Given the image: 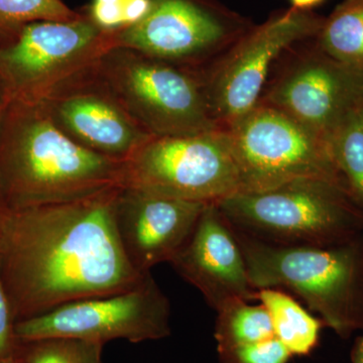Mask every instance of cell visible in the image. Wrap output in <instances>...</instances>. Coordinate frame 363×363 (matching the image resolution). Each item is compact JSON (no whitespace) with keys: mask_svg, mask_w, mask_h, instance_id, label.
<instances>
[{"mask_svg":"<svg viewBox=\"0 0 363 363\" xmlns=\"http://www.w3.org/2000/svg\"><path fill=\"white\" fill-rule=\"evenodd\" d=\"M91 21L107 32L123 28V9L121 4H104L95 1L88 11Z\"/></svg>","mask_w":363,"mask_h":363,"instance_id":"obj_24","label":"cell"},{"mask_svg":"<svg viewBox=\"0 0 363 363\" xmlns=\"http://www.w3.org/2000/svg\"><path fill=\"white\" fill-rule=\"evenodd\" d=\"M330 145L351 196L363 208V107L341 126Z\"/></svg>","mask_w":363,"mask_h":363,"instance_id":"obj_21","label":"cell"},{"mask_svg":"<svg viewBox=\"0 0 363 363\" xmlns=\"http://www.w3.org/2000/svg\"><path fill=\"white\" fill-rule=\"evenodd\" d=\"M0 363H21L20 360L18 359L14 355L13 357L6 358V359L0 360Z\"/></svg>","mask_w":363,"mask_h":363,"instance_id":"obj_30","label":"cell"},{"mask_svg":"<svg viewBox=\"0 0 363 363\" xmlns=\"http://www.w3.org/2000/svg\"><path fill=\"white\" fill-rule=\"evenodd\" d=\"M327 56L363 73V0H343L314 38Z\"/></svg>","mask_w":363,"mask_h":363,"instance_id":"obj_17","label":"cell"},{"mask_svg":"<svg viewBox=\"0 0 363 363\" xmlns=\"http://www.w3.org/2000/svg\"><path fill=\"white\" fill-rule=\"evenodd\" d=\"M226 131L240 172V193L298 179H322L348 189L330 143L274 107L259 102Z\"/></svg>","mask_w":363,"mask_h":363,"instance_id":"obj_6","label":"cell"},{"mask_svg":"<svg viewBox=\"0 0 363 363\" xmlns=\"http://www.w3.org/2000/svg\"><path fill=\"white\" fill-rule=\"evenodd\" d=\"M11 100V95H9L6 85L4 84L1 79H0V121H1L2 116H4V112H6Z\"/></svg>","mask_w":363,"mask_h":363,"instance_id":"obj_27","label":"cell"},{"mask_svg":"<svg viewBox=\"0 0 363 363\" xmlns=\"http://www.w3.org/2000/svg\"><path fill=\"white\" fill-rule=\"evenodd\" d=\"M123 166L71 140L42 102L11 99L0 121V189L9 209L123 187Z\"/></svg>","mask_w":363,"mask_h":363,"instance_id":"obj_2","label":"cell"},{"mask_svg":"<svg viewBox=\"0 0 363 363\" xmlns=\"http://www.w3.org/2000/svg\"><path fill=\"white\" fill-rule=\"evenodd\" d=\"M171 314L169 298L150 272L130 290L75 301L21 320L14 333L18 342L71 337L102 344L116 339L140 343L169 337Z\"/></svg>","mask_w":363,"mask_h":363,"instance_id":"obj_11","label":"cell"},{"mask_svg":"<svg viewBox=\"0 0 363 363\" xmlns=\"http://www.w3.org/2000/svg\"><path fill=\"white\" fill-rule=\"evenodd\" d=\"M233 229L257 291L293 293L341 339L363 330V236L337 247H283Z\"/></svg>","mask_w":363,"mask_h":363,"instance_id":"obj_3","label":"cell"},{"mask_svg":"<svg viewBox=\"0 0 363 363\" xmlns=\"http://www.w3.org/2000/svg\"><path fill=\"white\" fill-rule=\"evenodd\" d=\"M16 323V320L0 269V360L13 357L16 352L18 346L14 333Z\"/></svg>","mask_w":363,"mask_h":363,"instance_id":"obj_23","label":"cell"},{"mask_svg":"<svg viewBox=\"0 0 363 363\" xmlns=\"http://www.w3.org/2000/svg\"><path fill=\"white\" fill-rule=\"evenodd\" d=\"M257 301L269 313L274 336L293 357H305L314 350L324 325L320 318L313 316L295 298L281 289H260Z\"/></svg>","mask_w":363,"mask_h":363,"instance_id":"obj_16","label":"cell"},{"mask_svg":"<svg viewBox=\"0 0 363 363\" xmlns=\"http://www.w3.org/2000/svg\"><path fill=\"white\" fill-rule=\"evenodd\" d=\"M96 71L125 111L154 138L218 130L197 71L119 47L100 59Z\"/></svg>","mask_w":363,"mask_h":363,"instance_id":"obj_5","label":"cell"},{"mask_svg":"<svg viewBox=\"0 0 363 363\" xmlns=\"http://www.w3.org/2000/svg\"><path fill=\"white\" fill-rule=\"evenodd\" d=\"M325 0H290L292 9L298 11H311L312 9L323 4Z\"/></svg>","mask_w":363,"mask_h":363,"instance_id":"obj_26","label":"cell"},{"mask_svg":"<svg viewBox=\"0 0 363 363\" xmlns=\"http://www.w3.org/2000/svg\"><path fill=\"white\" fill-rule=\"evenodd\" d=\"M81 14L62 0H0V47L16 39L30 23L73 21Z\"/></svg>","mask_w":363,"mask_h":363,"instance_id":"obj_19","label":"cell"},{"mask_svg":"<svg viewBox=\"0 0 363 363\" xmlns=\"http://www.w3.org/2000/svg\"><path fill=\"white\" fill-rule=\"evenodd\" d=\"M104 346L84 339L44 338L18 342L14 357L21 363H104Z\"/></svg>","mask_w":363,"mask_h":363,"instance_id":"obj_20","label":"cell"},{"mask_svg":"<svg viewBox=\"0 0 363 363\" xmlns=\"http://www.w3.org/2000/svg\"><path fill=\"white\" fill-rule=\"evenodd\" d=\"M121 188L7 210L0 229V269L16 322L130 290L147 276L130 264L117 234Z\"/></svg>","mask_w":363,"mask_h":363,"instance_id":"obj_1","label":"cell"},{"mask_svg":"<svg viewBox=\"0 0 363 363\" xmlns=\"http://www.w3.org/2000/svg\"><path fill=\"white\" fill-rule=\"evenodd\" d=\"M324 18L291 7L252 26L221 56L197 71L210 116L228 130L259 104L272 67L291 45L316 37Z\"/></svg>","mask_w":363,"mask_h":363,"instance_id":"obj_7","label":"cell"},{"mask_svg":"<svg viewBox=\"0 0 363 363\" xmlns=\"http://www.w3.org/2000/svg\"><path fill=\"white\" fill-rule=\"evenodd\" d=\"M95 1L104 2V4H121V0H95Z\"/></svg>","mask_w":363,"mask_h":363,"instance_id":"obj_31","label":"cell"},{"mask_svg":"<svg viewBox=\"0 0 363 363\" xmlns=\"http://www.w3.org/2000/svg\"><path fill=\"white\" fill-rule=\"evenodd\" d=\"M216 313L217 351L276 337L269 313L260 303L233 301Z\"/></svg>","mask_w":363,"mask_h":363,"instance_id":"obj_18","label":"cell"},{"mask_svg":"<svg viewBox=\"0 0 363 363\" xmlns=\"http://www.w3.org/2000/svg\"><path fill=\"white\" fill-rule=\"evenodd\" d=\"M351 363H363V335L360 336L353 346L351 352Z\"/></svg>","mask_w":363,"mask_h":363,"instance_id":"obj_28","label":"cell"},{"mask_svg":"<svg viewBox=\"0 0 363 363\" xmlns=\"http://www.w3.org/2000/svg\"><path fill=\"white\" fill-rule=\"evenodd\" d=\"M220 363H288L293 357L277 337L218 351Z\"/></svg>","mask_w":363,"mask_h":363,"instance_id":"obj_22","label":"cell"},{"mask_svg":"<svg viewBox=\"0 0 363 363\" xmlns=\"http://www.w3.org/2000/svg\"><path fill=\"white\" fill-rule=\"evenodd\" d=\"M113 48V30H102L87 13L73 21H37L0 47V79L11 99L40 102L94 68Z\"/></svg>","mask_w":363,"mask_h":363,"instance_id":"obj_9","label":"cell"},{"mask_svg":"<svg viewBox=\"0 0 363 363\" xmlns=\"http://www.w3.org/2000/svg\"><path fill=\"white\" fill-rule=\"evenodd\" d=\"M96 66L60 86L40 102L74 142L125 162L155 138L125 111L98 75Z\"/></svg>","mask_w":363,"mask_h":363,"instance_id":"obj_13","label":"cell"},{"mask_svg":"<svg viewBox=\"0 0 363 363\" xmlns=\"http://www.w3.org/2000/svg\"><path fill=\"white\" fill-rule=\"evenodd\" d=\"M207 204L121 187L116 226L123 252L140 274L169 262L183 247Z\"/></svg>","mask_w":363,"mask_h":363,"instance_id":"obj_15","label":"cell"},{"mask_svg":"<svg viewBox=\"0 0 363 363\" xmlns=\"http://www.w3.org/2000/svg\"><path fill=\"white\" fill-rule=\"evenodd\" d=\"M233 228L283 247H330L363 236V208L340 184L298 179L216 203Z\"/></svg>","mask_w":363,"mask_h":363,"instance_id":"obj_4","label":"cell"},{"mask_svg":"<svg viewBox=\"0 0 363 363\" xmlns=\"http://www.w3.org/2000/svg\"><path fill=\"white\" fill-rule=\"evenodd\" d=\"M169 264L216 312L233 301L257 300L240 243L216 203L205 206Z\"/></svg>","mask_w":363,"mask_h":363,"instance_id":"obj_14","label":"cell"},{"mask_svg":"<svg viewBox=\"0 0 363 363\" xmlns=\"http://www.w3.org/2000/svg\"><path fill=\"white\" fill-rule=\"evenodd\" d=\"M152 7V0H121L123 28L143 20Z\"/></svg>","mask_w":363,"mask_h":363,"instance_id":"obj_25","label":"cell"},{"mask_svg":"<svg viewBox=\"0 0 363 363\" xmlns=\"http://www.w3.org/2000/svg\"><path fill=\"white\" fill-rule=\"evenodd\" d=\"M123 187L205 204L238 194L240 172L228 133L152 138L124 162Z\"/></svg>","mask_w":363,"mask_h":363,"instance_id":"obj_8","label":"cell"},{"mask_svg":"<svg viewBox=\"0 0 363 363\" xmlns=\"http://www.w3.org/2000/svg\"><path fill=\"white\" fill-rule=\"evenodd\" d=\"M7 210H9V207H7L1 189H0V229H1L2 221H4Z\"/></svg>","mask_w":363,"mask_h":363,"instance_id":"obj_29","label":"cell"},{"mask_svg":"<svg viewBox=\"0 0 363 363\" xmlns=\"http://www.w3.org/2000/svg\"><path fill=\"white\" fill-rule=\"evenodd\" d=\"M252 28L212 0H152L140 23L113 30V44L199 71Z\"/></svg>","mask_w":363,"mask_h":363,"instance_id":"obj_12","label":"cell"},{"mask_svg":"<svg viewBox=\"0 0 363 363\" xmlns=\"http://www.w3.org/2000/svg\"><path fill=\"white\" fill-rule=\"evenodd\" d=\"M304 40L277 60L259 102L284 112L330 143L363 107V73L327 56Z\"/></svg>","mask_w":363,"mask_h":363,"instance_id":"obj_10","label":"cell"}]
</instances>
